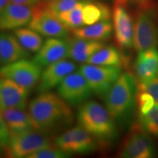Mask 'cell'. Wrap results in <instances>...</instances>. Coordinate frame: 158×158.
I'll use <instances>...</instances> for the list:
<instances>
[{"label":"cell","instance_id":"cell-20","mask_svg":"<svg viewBox=\"0 0 158 158\" xmlns=\"http://www.w3.org/2000/svg\"><path fill=\"white\" fill-rule=\"evenodd\" d=\"M113 24L110 20L102 21L92 25L71 29L73 36L89 40L101 41L108 40L113 31Z\"/></svg>","mask_w":158,"mask_h":158},{"label":"cell","instance_id":"cell-13","mask_svg":"<svg viewBox=\"0 0 158 158\" xmlns=\"http://www.w3.org/2000/svg\"><path fill=\"white\" fill-rule=\"evenodd\" d=\"M35 6L10 2L0 13V30L8 31L29 25Z\"/></svg>","mask_w":158,"mask_h":158},{"label":"cell","instance_id":"cell-6","mask_svg":"<svg viewBox=\"0 0 158 158\" xmlns=\"http://www.w3.org/2000/svg\"><path fill=\"white\" fill-rule=\"evenodd\" d=\"M98 143V140L80 125L67 130L55 140L57 147L71 155L93 152Z\"/></svg>","mask_w":158,"mask_h":158},{"label":"cell","instance_id":"cell-1","mask_svg":"<svg viewBox=\"0 0 158 158\" xmlns=\"http://www.w3.org/2000/svg\"><path fill=\"white\" fill-rule=\"evenodd\" d=\"M28 113L33 129L45 135L55 133L73 123L70 105L59 95L43 92L29 104Z\"/></svg>","mask_w":158,"mask_h":158},{"label":"cell","instance_id":"cell-4","mask_svg":"<svg viewBox=\"0 0 158 158\" xmlns=\"http://www.w3.org/2000/svg\"><path fill=\"white\" fill-rule=\"evenodd\" d=\"M158 45V25L151 5L141 7L134 23L133 47L137 51Z\"/></svg>","mask_w":158,"mask_h":158},{"label":"cell","instance_id":"cell-16","mask_svg":"<svg viewBox=\"0 0 158 158\" xmlns=\"http://www.w3.org/2000/svg\"><path fill=\"white\" fill-rule=\"evenodd\" d=\"M29 92L11 79L0 77V109H25Z\"/></svg>","mask_w":158,"mask_h":158},{"label":"cell","instance_id":"cell-30","mask_svg":"<svg viewBox=\"0 0 158 158\" xmlns=\"http://www.w3.org/2000/svg\"><path fill=\"white\" fill-rule=\"evenodd\" d=\"M137 89L138 91L149 93L155 99L156 103H158V76L146 81L138 82Z\"/></svg>","mask_w":158,"mask_h":158},{"label":"cell","instance_id":"cell-19","mask_svg":"<svg viewBox=\"0 0 158 158\" xmlns=\"http://www.w3.org/2000/svg\"><path fill=\"white\" fill-rule=\"evenodd\" d=\"M66 39L68 43V57L77 62H86L94 53L105 46L101 41L89 40L75 36Z\"/></svg>","mask_w":158,"mask_h":158},{"label":"cell","instance_id":"cell-15","mask_svg":"<svg viewBox=\"0 0 158 158\" xmlns=\"http://www.w3.org/2000/svg\"><path fill=\"white\" fill-rule=\"evenodd\" d=\"M66 57H68L67 39L48 37L37 51L33 60L43 68L64 59Z\"/></svg>","mask_w":158,"mask_h":158},{"label":"cell","instance_id":"cell-22","mask_svg":"<svg viewBox=\"0 0 158 158\" xmlns=\"http://www.w3.org/2000/svg\"><path fill=\"white\" fill-rule=\"evenodd\" d=\"M111 15L110 10L106 4L92 0L84 1L83 5V22L84 26L110 20Z\"/></svg>","mask_w":158,"mask_h":158},{"label":"cell","instance_id":"cell-27","mask_svg":"<svg viewBox=\"0 0 158 158\" xmlns=\"http://www.w3.org/2000/svg\"><path fill=\"white\" fill-rule=\"evenodd\" d=\"M70 155L56 146L52 145L35 152L27 156L26 158H67L70 157Z\"/></svg>","mask_w":158,"mask_h":158},{"label":"cell","instance_id":"cell-10","mask_svg":"<svg viewBox=\"0 0 158 158\" xmlns=\"http://www.w3.org/2000/svg\"><path fill=\"white\" fill-rule=\"evenodd\" d=\"M29 28L42 36L59 38H67L70 30L56 15L46 8L43 2L35 7Z\"/></svg>","mask_w":158,"mask_h":158},{"label":"cell","instance_id":"cell-5","mask_svg":"<svg viewBox=\"0 0 158 158\" xmlns=\"http://www.w3.org/2000/svg\"><path fill=\"white\" fill-rule=\"evenodd\" d=\"M52 145L48 136L34 129L11 133L5 155L9 157L26 158L35 152Z\"/></svg>","mask_w":158,"mask_h":158},{"label":"cell","instance_id":"cell-14","mask_svg":"<svg viewBox=\"0 0 158 158\" xmlns=\"http://www.w3.org/2000/svg\"><path fill=\"white\" fill-rule=\"evenodd\" d=\"M76 65L70 61L62 59L45 67L37 86L40 93L49 92L58 87L67 76L74 72Z\"/></svg>","mask_w":158,"mask_h":158},{"label":"cell","instance_id":"cell-21","mask_svg":"<svg viewBox=\"0 0 158 158\" xmlns=\"http://www.w3.org/2000/svg\"><path fill=\"white\" fill-rule=\"evenodd\" d=\"M6 125L10 133L24 131L33 129L29 113L24 109L18 108H9L1 110Z\"/></svg>","mask_w":158,"mask_h":158},{"label":"cell","instance_id":"cell-29","mask_svg":"<svg viewBox=\"0 0 158 158\" xmlns=\"http://www.w3.org/2000/svg\"><path fill=\"white\" fill-rule=\"evenodd\" d=\"M136 103L138 105V114L147 113L155 106V100L149 93L144 91H138L136 94Z\"/></svg>","mask_w":158,"mask_h":158},{"label":"cell","instance_id":"cell-17","mask_svg":"<svg viewBox=\"0 0 158 158\" xmlns=\"http://www.w3.org/2000/svg\"><path fill=\"white\" fill-rule=\"evenodd\" d=\"M30 51L20 43L14 34L0 33V59L2 64H7L30 56Z\"/></svg>","mask_w":158,"mask_h":158},{"label":"cell","instance_id":"cell-32","mask_svg":"<svg viewBox=\"0 0 158 158\" xmlns=\"http://www.w3.org/2000/svg\"><path fill=\"white\" fill-rule=\"evenodd\" d=\"M152 0H115L116 2L120 3L123 5H127L128 3H138L140 7H144L151 5Z\"/></svg>","mask_w":158,"mask_h":158},{"label":"cell","instance_id":"cell-12","mask_svg":"<svg viewBox=\"0 0 158 158\" xmlns=\"http://www.w3.org/2000/svg\"><path fill=\"white\" fill-rule=\"evenodd\" d=\"M112 18L116 44L122 50L133 48L134 23L125 5L115 2L112 11Z\"/></svg>","mask_w":158,"mask_h":158},{"label":"cell","instance_id":"cell-3","mask_svg":"<svg viewBox=\"0 0 158 158\" xmlns=\"http://www.w3.org/2000/svg\"><path fill=\"white\" fill-rule=\"evenodd\" d=\"M138 89L135 79L129 73H121L105 96L106 107L114 121L124 123L133 113Z\"/></svg>","mask_w":158,"mask_h":158},{"label":"cell","instance_id":"cell-26","mask_svg":"<svg viewBox=\"0 0 158 158\" xmlns=\"http://www.w3.org/2000/svg\"><path fill=\"white\" fill-rule=\"evenodd\" d=\"M138 124L147 133L158 137V103L147 113L138 115Z\"/></svg>","mask_w":158,"mask_h":158},{"label":"cell","instance_id":"cell-23","mask_svg":"<svg viewBox=\"0 0 158 158\" xmlns=\"http://www.w3.org/2000/svg\"><path fill=\"white\" fill-rule=\"evenodd\" d=\"M124 62L121 51L116 47L106 45L94 53L86 61L88 64L116 68H121Z\"/></svg>","mask_w":158,"mask_h":158},{"label":"cell","instance_id":"cell-11","mask_svg":"<svg viewBox=\"0 0 158 158\" xmlns=\"http://www.w3.org/2000/svg\"><path fill=\"white\" fill-rule=\"evenodd\" d=\"M58 94L70 106H78L86 101L92 92L80 71L72 73L58 86Z\"/></svg>","mask_w":158,"mask_h":158},{"label":"cell","instance_id":"cell-2","mask_svg":"<svg viewBox=\"0 0 158 158\" xmlns=\"http://www.w3.org/2000/svg\"><path fill=\"white\" fill-rule=\"evenodd\" d=\"M78 124L92 135L99 143H109L118 136L114 119L106 107L92 100L81 105L77 114Z\"/></svg>","mask_w":158,"mask_h":158},{"label":"cell","instance_id":"cell-25","mask_svg":"<svg viewBox=\"0 0 158 158\" xmlns=\"http://www.w3.org/2000/svg\"><path fill=\"white\" fill-rule=\"evenodd\" d=\"M84 1L85 0H83L81 2L76 5L74 8L63 12L56 15L63 24L66 26L70 30L84 26L83 22V5Z\"/></svg>","mask_w":158,"mask_h":158},{"label":"cell","instance_id":"cell-7","mask_svg":"<svg viewBox=\"0 0 158 158\" xmlns=\"http://www.w3.org/2000/svg\"><path fill=\"white\" fill-rule=\"evenodd\" d=\"M156 155L155 143L139 124L132 127L118 151V156L123 158H153Z\"/></svg>","mask_w":158,"mask_h":158},{"label":"cell","instance_id":"cell-31","mask_svg":"<svg viewBox=\"0 0 158 158\" xmlns=\"http://www.w3.org/2000/svg\"><path fill=\"white\" fill-rule=\"evenodd\" d=\"M10 141V132L0 112V154H6Z\"/></svg>","mask_w":158,"mask_h":158},{"label":"cell","instance_id":"cell-18","mask_svg":"<svg viewBox=\"0 0 158 158\" xmlns=\"http://www.w3.org/2000/svg\"><path fill=\"white\" fill-rule=\"evenodd\" d=\"M135 76L143 82L158 76V51L156 48L139 51L135 63Z\"/></svg>","mask_w":158,"mask_h":158},{"label":"cell","instance_id":"cell-24","mask_svg":"<svg viewBox=\"0 0 158 158\" xmlns=\"http://www.w3.org/2000/svg\"><path fill=\"white\" fill-rule=\"evenodd\" d=\"M13 34L17 37L23 47L30 52H35L42 46L43 40L41 35L30 28H19L13 30Z\"/></svg>","mask_w":158,"mask_h":158},{"label":"cell","instance_id":"cell-28","mask_svg":"<svg viewBox=\"0 0 158 158\" xmlns=\"http://www.w3.org/2000/svg\"><path fill=\"white\" fill-rule=\"evenodd\" d=\"M82 1L83 0H54L48 3H43L48 10L57 15L59 13L74 8Z\"/></svg>","mask_w":158,"mask_h":158},{"label":"cell","instance_id":"cell-36","mask_svg":"<svg viewBox=\"0 0 158 158\" xmlns=\"http://www.w3.org/2000/svg\"><path fill=\"white\" fill-rule=\"evenodd\" d=\"M2 64V62H1V59H0V65H1Z\"/></svg>","mask_w":158,"mask_h":158},{"label":"cell","instance_id":"cell-37","mask_svg":"<svg viewBox=\"0 0 158 158\" xmlns=\"http://www.w3.org/2000/svg\"><path fill=\"white\" fill-rule=\"evenodd\" d=\"M0 112H1V109H0Z\"/></svg>","mask_w":158,"mask_h":158},{"label":"cell","instance_id":"cell-33","mask_svg":"<svg viewBox=\"0 0 158 158\" xmlns=\"http://www.w3.org/2000/svg\"><path fill=\"white\" fill-rule=\"evenodd\" d=\"M10 2L29 6H37L42 2V0H10Z\"/></svg>","mask_w":158,"mask_h":158},{"label":"cell","instance_id":"cell-8","mask_svg":"<svg viewBox=\"0 0 158 158\" xmlns=\"http://www.w3.org/2000/svg\"><path fill=\"white\" fill-rule=\"evenodd\" d=\"M79 71L87 81L92 93L103 98L122 72L120 68L100 66L88 63L82 64Z\"/></svg>","mask_w":158,"mask_h":158},{"label":"cell","instance_id":"cell-9","mask_svg":"<svg viewBox=\"0 0 158 158\" xmlns=\"http://www.w3.org/2000/svg\"><path fill=\"white\" fill-rule=\"evenodd\" d=\"M42 73L40 65L27 59L4 64L0 68V77L11 79L29 91L38 84Z\"/></svg>","mask_w":158,"mask_h":158},{"label":"cell","instance_id":"cell-35","mask_svg":"<svg viewBox=\"0 0 158 158\" xmlns=\"http://www.w3.org/2000/svg\"><path fill=\"white\" fill-rule=\"evenodd\" d=\"M44 3H48V2H53L54 1V0H42Z\"/></svg>","mask_w":158,"mask_h":158},{"label":"cell","instance_id":"cell-34","mask_svg":"<svg viewBox=\"0 0 158 158\" xmlns=\"http://www.w3.org/2000/svg\"><path fill=\"white\" fill-rule=\"evenodd\" d=\"M10 0H0V13L5 9V7L9 4Z\"/></svg>","mask_w":158,"mask_h":158}]
</instances>
